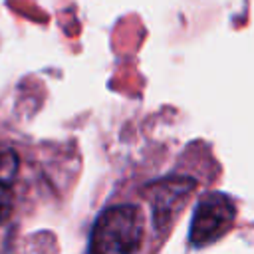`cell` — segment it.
<instances>
[{
    "instance_id": "obj_2",
    "label": "cell",
    "mask_w": 254,
    "mask_h": 254,
    "mask_svg": "<svg viewBox=\"0 0 254 254\" xmlns=\"http://www.w3.org/2000/svg\"><path fill=\"white\" fill-rule=\"evenodd\" d=\"M234 216H236V208L228 196L218 192L202 196L192 218V228H190L192 246L200 248L218 240L222 234L228 232V228L234 222Z\"/></svg>"
},
{
    "instance_id": "obj_3",
    "label": "cell",
    "mask_w": 254,
    "mask_h": 254,
    "mask_svg": "<svg viewBox=\"0 0 254 254\" xmlns=\"http://www.w3.org/2000/svg\"><path fill=\"white\" fill-rule=\"evenodd\" d=\"M18 173V157L12 149L0 145V183H10Z\"/></svg>"
},
{
    "instance_id": "obj_4",
    "label": "cell",
    "mask_w": 254,
    "mask_h": 254,
    "mask_svg": "<svg viewBox=\"0 0 254 254\" xmlns=\"http://www.w3.org/2000/svg\"><path fill=\"white\" fill-rule=\"evenodd\" d=\"M12 208V198H10V190L6 187V183H0V222L8 218Z\"/></svg>"
},
{
    "instance_id": "obj_1",
    "label": "cell",
    "mask_w": 254,
    "mask_h": 254,
    "mask_svg": "<svg viewBox=\"0 0 254 254\" xmlns=\"http://www.w3.org/2000/svg\"><path fill=\"white\" fill-rule=\"evenodd\" d=\"M145 212L137 204H117L103 210L93 226L89 250L137 252L143 250Z\"/></svg>"
}]
</instances>
